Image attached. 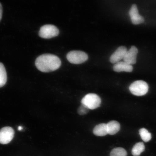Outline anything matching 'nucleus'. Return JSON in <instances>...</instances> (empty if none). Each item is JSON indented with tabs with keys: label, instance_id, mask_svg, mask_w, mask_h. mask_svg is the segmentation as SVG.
<instances>
[{
	"label": "nucleus",
	"instance_id": "1",
	"mask_svg": "<svg viewBox=\"0 0 156 156\" xmlns=\"http://www.w3.org/2000/svg\"><path fill=\"white\" fill-rule=\"evenodd\" d=\"M61 61L57 56L46 54L39 56L35 61L37 69L43 73H50L58 69L61 65Z\"/></svg>",
	"mask_w": 156,
	"mask_h": 156
},
{
	"label": "nucleus",
	"instance_id": "2",
	"mask_svg": "<svg viewBox=\"0 0 156 156\" xmlns=\"http://www.w3.org/2000/svg\"><path fill=\"white\" fill-rule=\"evenodd\" d=\"M81 102L89 110H94L100 106L101 103L100 97L94 93H89L82 99Z\"/></svg>",
	"mask_w": 156,
	"mask_h": 156
},
{
	"label": "nucleus",
	"instance_id": "3",
	"mask_svg": "<svg viewBox=\"0 0 156 156\" xmlns=\"http://www.w3.org/2000/svg\"><path fill=\"white\" fill-rule=\"evenodd\" d=\"M129 89L133 94L137 96H143L147 93L149 86L144 81H136L130 85Z\"/></svg>",
	"mask_w": 156,
	"mask_h": 156
},
{
	"label": "nucleus",
	"instance_id": "4",
	"mask_svg": "<svg viewBox=\"0 0 156 156\" xmlns=\"http://www.w3.org/2000/svg\"><path fill=\"white\" fill-rule=\"evenodd\" d=\"M67 58L70 63L80 64L87 61L88 56L85 52L81 51H72L67 54Z\"/></svg>",
	"mask_w": 156,
	"mask_h": 156
},
{
	"label": "nucleus",
	"instance_id": "5",
	"mask_svg": "<svg viewBox=\"0 0 156 156\" xmlns=\"http://www.w3.org/2000/svg\"><path fill=\"white\" fill-rule=\"evenodd\" d=\"M59 31L55 26L53 25L47 24L41 27L39 32L41 37L44 39H50L58 36Z\"/></svg>",
	"mask_w": 156,
	"mask_h": 156
},
{
	"label": "nucleus",
	"instance_id": "6",
	"mask_svg": "<svg viewBox=\"0 0 156 156\" xmlns=\"http://www.w3.org/2000/svg\"><path fill=\"white\" fill-rule=\"evenodd\" d=\"M14 130L11 127H5L0 130V144H8L14 137Z\"/></svg>",
	"mask_w": 156,
	"mask_h": 156
},
{
	"label": "nucleus",
	"instance_id": "7",
	"mask_svg": "<svg viewBox=\"0 0 156 156\" xmlns=\"http://www.w3.org/2000/svg\"><path fill=\"white\" fill-rule=\"evenodd\" d=\"M129 13L131 22L134 25L141 24L145 21L144 17L139 14L137 6L135 4L132 5Z\"/></svg>",
	"mask_w": 156,
	"mask_h": 156
},
{
	"label": "nucleus",
	"instance_id": "8",
	"mask_svg": "<svg viewBox=\"0 0 156 156\" xmlns=\"http://www.w3.org/2000/svg\"><path fill=\"white\" fill-rule=\"evenodd\" d=\"M127 51L125 46L119 47L111 56L110 59L111 63L115 64L123 59Z\"/></svg>",
	"mask_w": 156,
	"mask_h": 156
},
{
	"label": "nucleus",
	"instance_id": "9",
	"mask_svg": "<svg viewBox=\"0 0 156 156\" xmlns=\"http://www.w3.org/2000/svg\"><path fill=\"white\" fill-rule=\"evenodd\" d=\"M138 53L137 48L135 46H132L130 49L126 52L123 58L124 62L131 65L136 64Z\"/></svg>",
	"mask_w": 156,
	"mask_h": 156
},
{
	"label": "nucleus",
	"instance_id": "10",
	"mask_svg": "<svg viewBox=\"0 0 156 156\" xmlns=\"http://www.w3.org/2000/svg\"><path fill=\"white\" fill-rule=\"evenodd\" d=\"M113 70L117 73L122 72L131 73L133 70V67L131 65L124 62H119L114 64L113 67Z\"/></svg>",
	"mask_w": 156,
	"mask_h": 156
},
{
	"label": "nucleus",
	"instance_id": "11",
	"mask_svg": "<svg viewBox=\"0 0 156 156\" xmlns=\"http://www.w3.org/2000/svg\"><path fill=\"white\" fill-rule=\"evenodd\" d=\"M107 126L108 134L111 135L116 134L120 130L119 123L116 121H111L107 124Z\"/></svg>",
	"mask_w": 156,
	"mask_h": 156
},
{
	"label": "nucleus",
	"instance_id": "12",
	"mask_svg": "<svg viewBox=\"0 0 156 156\" xmlns=\"http://www.w3.org/2000/svg\"><path fill=\"white\" fill-rule=\"evenodd\" d=\"M94 134L97 136H104L108 134L107 124L101 123L97 125L93 130Z\"/></svg>",
	"mask_w": 156,
	"mask_h": 156
},
{
	"label": "nucleus",
	"instance_id": "13",
	"mask_svg": "<svg viewBox=\"0 0 156 156\" xmlns=\"http://www.w3.org/2000/svg\"><path fill=\"white\" fill-rule=\"evenodd\" d=\"M145 150V146L143 142H138L132 148V154L134 156H139Z\"/></svg>",
	"mask_w": 156,
	"mask_h": 156
},
{
	"label": "nucleus",
	"instance_id": "14",
	"mask_svg": "<svg viewBox=\"0 0 156 156\" xmlns=\"http://www.w3.org/2000/svg\"><path fill=\"white\" fill-rule=\"evenodd\" d=\"M7 81L6 71L3 64L0 63V87L4 86Z\"/></svg>",
	"mask_w": 156,
	"mask_h": 156
},
{
	"label": "nucleus",
	"instance_id": "15",
	"mask_svg": "<svg viewBox=\"0 0 156 156\" xmlns=\"http://www.w3.org/2000/svg\"><path fill=\"white\" fill-rule=\"evenodd\" d=\"M139 134L141 139L144 142H149L151 139V134L145 128H142L140 129Z\"/></svg>",
	"mask_w": 156,
	"mask_h": 156
},
{
	"label": "nucleus",
	"instance_id": "16",
	"mask_svg": "<svg viewBox=\"0 0 156 156\" xmlns=\"http://www.w3.org/2000/svg\"><path fill=\"white\" fill-rule=\"evenodd\" d=\"M127 155V153L124 148L116 147L111 152L110 156H126Z\"/></svg>",
	"mask_w": 156,
	"mask_h": 156
},
{
	"label": "nucleus",
	"instance_id": "17",
	"mask_svg": "<svg viewBox=\"0 0 156 156\" xmlns=\"http://www.w3.org/2000/svg\"><path fill=\"white\" fill-rule=\"evenodd\" d=\"M89 109L83 104H82L79 107L77 110V112L80 115H84L87 114L89 112Z\"/></svg>",
	"mask_w": 156,
	"mask_h": 156
},
{
	"label": "nucleus",
	"instance_id": "18",
	"mask_svg": "<svg viewBox=\"0 0 156 156\" xmlns=\"http://www.w3.org/2000/svg\"><path fill=\"white\" fill-rule=\"evenodd\" d=\"M2 15V5L0 3V21H1Z\"/></svg>",
	"mask_w": 156,
	"mask_h": 156
},
{
	"label": "nucleus",
	"instance_id": "19",
	"mask_svg": "<svg viewBox=\"0 0 156 156\" xmlns=\"http://www.w3.org/2000/svg\"><path fill=\"white\" fill-rule=\"evenodd\" d=\"M23 129V128L22 126H19L18 127V129L19 131H21V130H22Z\"/></svg>",
	"mask_w": 156,
	"mask_h": 156
}]
</instances>
